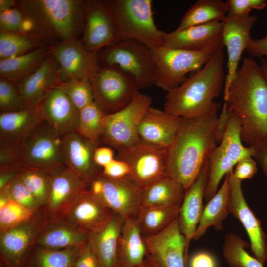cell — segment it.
I'll return each instance as SVG.
<instances>
[{"label": "cell", "instance_id": "484cf974", "mask_svg": "<svg viewBox=\"0 0 267 267\" xmlns=\"http://www.w3.org/2000/svg\"><path fill=\"white\" fill-rule=\"evenodd\" d=\"M182 119L151 106L140 123L139 139L152 145L168 148L175 139Z\"/></svg>", "mask_w": 267, "mask_h": 267}, {"label": "cell", "instance_id": "74e56055", "mask_svg": "<svg viewBox=\"0 0 267 267\" xmlns=\"http://www.w3.org/2000/svg\"><path fill=\"white\" fill-rule=\"evenodd\" d=\"M42 36L34 34L0 32V59L20 56L42 45Z\"/></svg>", "mask_w": 267, "mask_h": 267}, {"label": "cell", "instance_id": "5bb4252c", "mask_svg": "<svg viewBox=\"0 0 267 267\" xmlns=\"http://www.w3.org/2000/svg\"><path fill=\"white\" fill-rule=\"evenodd\" d=\"M27 166L51 173L64 165L62 136L46 121L40 122L20 145Z\"/></svg>", "mask_w": 267, "mask_h": 267}, {"label": "cell", "instance_id": "91938a15", "mask_svg": "<svg viewBox=\"0 0 267 267\" xmlns=\"http://www.w3.org/2000/svg\"><path fill=\"white\" fill-rule=\"evenodd\" d=\"M11 200L8 185L0 190V209Z\"/></svg>", "mask_w": 267, "mask_h": 267}, {"label": "cell", "instance_id": "be15d7a7", "mask_svg": "<svg viewBox=\"0 0 267 267\" xmlns=\"http://www.w3.org/2000/svg\"><path fill=\"white\" fill-rule=\"evenodd\" d=\"M139 267H156L147 258H145L143 264Z\"/></svg>", "mask_w": 267, "mask_h": 267}, {"label": "cell", "instance_id": "816d5d0a", "mask_svg": "<svg viewBox=\"0 0 267 267\" xmlns=\"http://www.w3.org/2000/svg\"><path fill=\"white\" fill-rule=\"evenodd\" d=\"M101 173L112 178H122L129 176L130 168L125 161L114 158L109 164L102 168Z\"/></svg>", "mask_w": 267, "mask_h": 267}, {"label": "cell", "instance_id": "94428289", "mask_svg": "<svg viewBox=\"0 0 267 267\" xmlns=\"http://www.w3.org/2000/svg\"><path fill=\"white\" fill-rule=\"evenodd\" d=\"M17 0H0V12L16 7Z\"/></svg>", "mask_w": 267, "mask_h": 267}, {"label": "cell", "instance_id": "ffe728a7", "mask_svg": "<svg viewBox=\"0 0 267 267\" xmlns=\"http://www.w3.org/2000/svg\"><path fill=\"white\" fill-rule=\"evenodd\" d=\"M59 66V83L89 77L97 64V55L89 53L81 40L72 39L52 47Z\"/></svg>", "mask_w": 267, "mask_h": 267}, {"label": "cell", "instance_id": "7402d4cb", "mask_svg": "<svg viewBox=\"0 0 267 267\" xmlns=\"http://www.w3.org/2000/svg\"><path fill=\"white\" fill-rule=\"evenodd\" d=\"M113 213L86 189L76 198L58 219L64 220L92 234L103 227Z\"/></svg>", "mask_w": 267, "mask_h": 267}, {"label": "cell", "instance_id": "680465c9", "mask_svg": "<svg viewBox=\"0 0 267 267\" xmlns=\"http://www.w3.org/2000/svg\"><path fill=\"white\" fill-rule=\"evenodd\" d=\"M22 170L15 169L0 170V190L16 178Z\"/></svg>", "mask_w": 267, "mask_h": 267}, {"label": "cell", "instance_id": "4fadbf2b", "mask_svg": "<svg viewBox=\"0 0 267 267\" xmlns=\"http://www.w3.org/2000/svg\"><path fill=\"white\" fill-rule=\"evenodd\" d=\"M167 148L144 142L136 143L117 150L116 158L127 162L130 168L128 177L142 190L166 176Z\"/></svg>", "mask_w": 267, "mask_h": 267}, {"label": "cell", "instance_id": "6125c7cd", "mask_svg": "<svg viewBox=\"0 0 267 267\" xmlns=\"http://www.w3.org/2000/svg\"><path fill=\"white\" fill-rule=\"evenodd\" d=\"M260 66L262 68V70L267 80V61L265 60L264 58H261V62Z\"/></svg>", "mask_w": 267, "mask_h": 267}, {"label": "cell", "instance_id": "d590c367", "mask_svg": "<svg viewBox=\"0 0 267 267\" xmlns=\"http://www.w3.org/2000/svg\"><path fill=\"white\" fill-rule=\"evenodd\" d=\"M180 206L155 205L141 207L136 217L143 236L157 234L178 216Z\"/></svg>", "mask_w": 267, "mask_h": 267}, {"label": "cell", "instance_id": "8fae6325", "mask_svg": "<svg viewBox=\"0 0 267 267\" xmlns=\"http://www.w3.org/2000/svg\"><path fill=\"white\" fill-rule=\"evenodd\" d=\"M151 49L157 68L155 85L167 92L181 85L188 73L200 69L214 55L164 46Z\"/></svg>", "mask_w": 267, "mask_h": 267}, {"label": "cell", "instance_id": "4dcf8cb0", "mask_svg": "<svg viewBox=\"0 0 267 267\" xmlns=\"http://www.w3.org/2000/svg\"><path fill=\"white\" fill-rule=\"evenodd\" d=\"M146 252L136 218L125 220L119 242L118 267H139L146 258Z\"/></svg>", "mask_w": 267, "mask_h": 267}, {"label": "cell", "instance_id": "f5cc1de1", "mask_svg": "<svg viewBox=\"0 0 267 267\" xmlns=\"http://www.w3.org/2000/svg\"><path fill=\"white\" fill-rule=\"evenodd\" d=\"M230 116L227 103L224 101L222 112L217 117L216 121L215 132L217 143H220L227 129Z\"/></svg>", "mask_w": 267, "mask_h": 267}, {"label": "cell", "instance_id": "2e32d148", "mask_svg": "<svg viewBox=\"0 0 267 267\" xmlns=\"http://www.w3.org/2000/svg\"><path fill=\"white\" fill-rule=\"evenodd\" d=\"M147 258L156 267H186L185 240L178 218L162 231L143 236Z\"/></svg>", "mask_w": 267, "mask_h": 267}, {"label": "cell", "instance_id": "3957f363", "mask_svg": "<svg viewBox=\"0 0 267 267\" xmlns=\"http://www.w3.org/2000/svg\"><path fill=\"white\" fill-rule=\"evenodd\" d=\"M222 50L178 87L167 91L163 110L172 116L190 118L217 114L214 102L220 94L226 75Z\"/></svg>", "mask_w": 267, "mask_h": 267}, {"label": "cell", "instance_id": "9f6ffc18", "mask_svg": "<svg viewBox=\"0 0 267 267\" xmlns=\"http://www.w3.org/2000/svg\"><path fill=\"white\" fill-rule=\"evenodd\" d=\"M114 158V151L110 147L97 146L94 149V161L100 168H103Z\"/></svg>", "mask_w": 267, "mask_h": 267}, {"label": "cell", "instance_id": "8992f818", "mask_svg": "<svg viewBox=\"0 0 267 267\" xmlns=\"http://www.w3.org/2000/svg\"><path fill=\"white\" fill-rule=\"evenodd\" d=\"M97 63L117 66L130 75L139 89L156 84L157 68L151 48L134 40L119 41L100 50Z\"/></svg>", "mask_w": 267, "mask_h": 267}, {"label": "cell", "instance_id": "c3c4849f", "mask_svg": "<svg viewBox=\"0 0 267 267\" xmlns=\"http://www.w3.org/2000/svg\"><path fill=\"white\" fill-rule=\"evenodd\" d=\"M228 16L245 17L253 9L262 10L267 6L265 0H227L225 2Z\"/></svg>", "mask_w": 267, "mask_h": 267}, {"label": "cell", "instance_id": "cb8c5ba5", "mask_svg": "<svg viewBox=\"0 0 267 267\" xmlns=\"http://www.w3.org/2000/svg\"><path fill=\"white\" fill-rule=\"evenodd\" d=\"M208 170V159L195 181L185 191L178 217L179 229L185 238L186 254L188 257L189 244L197 229L204 209L203 200Z\"/></svg>", "mask_w": 267, "mask_h": 267}, {"label": "cell", "instance_id": "836d02e7", "mask_svg": "<svg viewBox=\"0 0 267 267\" xmlns=\"http://www.w3.org/2000/svg\"><path fill=\"white\" fill-rule=\"evenodd\" d=\"M185 192L180 183L168 176H165L143 190L141 207L155 205L181 206Z\"/></svg>", "mask_w": 267, "mask_h": 267}, {"label": "cell", "instance_id": "1f68e13d", "mask_svg": "<svg viewBox=\"0 0 267 267\" xmlns=\"http://www.w3.org/2000/svg\"><path fill=\"white\" fill-rule=\"evenodd\" d=\"M51 51L52 47L43 46L20 56L0 60V78L18 83L34 72Z\"/></svg>", "mask_w": 267, "mask_h": 267}, {"label": "cell", "instance_id": "d4e9b609", "mask_svg": "<svg viewBox=\"0 0 267 267\" xmlns=\"http://www.w3.org/2000/svg\"><path fill=\"white\" fill-rule=\"evenodd\" d=\"M37 105L44 120L60 136L75 131L79 110L57 86L52 88Z\"/></svg>", "mask_w": 267, "mask_h": 267}, {"label": "cell", "instance_id": "e0dca14e", "mask_svg": "<svg viewBox=\"0 0 267 267\" xmlns=\"http://www.w3.org/2000/svg\"><path fill=\"white\" fill-rule=\"evenodd\" d=\"M163 46L212 54L224 46L222 22H213L164 33Z\"/></svg>", "mask_w": 267, "mask_h": 267}, {"label": "cell", "instance_id": "52a82bcc", "mask_svg": "<svg viewBox=\"0 0 267 267\" xmlns=\"http://www.w3.org/2000/svg\"><path fill=\"white\" fill-rule=\"evenodd\" d=\"M241 124L239 118L230 112L226 132L220 145L212 151L208 159V170L204 198L209 201L218 191L223 176L233 170L242 159L255 154L253 147H245L241 137Z\"/></svg>", "mask_w": 267, "mask_h": 267}, {"label": "cell", "instance_id": "603a6c76", "mask_svg": "<svg viewBox=\"0 0 267 267\" xmlns=\"http://www.w3.org/2000/svg\"><path fill=\"white\" fill-rule=\"evenodd\" d=\"M96 147L75 131L62 136V152L65 166L88 184L101 171L93 159Z\"/></svg>", "mask_w": 267, "mask_h": 267}, {"label": "cell", "instance_id": "9c48e42d", "mask_svg": "<svg viewBox=\"0 0 267 267\" xmlns=\"http://www.w3.org/2000/svg\"><path fill=\"white\" fill-rule=\"evenodd\" d=\"M152 102L150 96L139 91L123 108L105 114L101 136L104 143L118 150L138 142L140 123Z\"/></svg>", "mask_w": 267, "mask_h": 267}, {"label": "cell", "instance_id": "f907efd6", "mask_svg": "<svg viewBox=\"0 0 267 267\" xmlns=\"http://www.w3.org/2000/svg\"><path fill=\"white\" fill-rule=\"evenodd\" d=\"M252 156L245 157L236 165L235 177L240 180L252 178L257 172V162Z\"/></svg>", "mask_w": 267, "mask_h": 267}, {"label": "cell", "instance_id": "8d00e7d4", "mask_svg": "<svg viewBox=\"0 0 267 267\" xmlns=\"http://www.w3.org/2000/svg\"><path fill=\"white\" fill-rule=\"evenodd\" d=\"M81 248L54 250L35 245L24 267H70Z\"/></svg>", "mask_w": 267, "mask_h": 267}, {"label": "cell", "instance_id": "f35d334b", "mask_svg": "<svg viewBox=\"0 0 267 267\" xmlns=\"http://www.w3.org/2000/svg\"><path fill=\"white\" fill-rule=\"evenodd\" d=\"M105 113L95 101L79 111L75 131L96 146L103 131Z\"/></svg>", "mask_w": 267, "mask_h": 267}, {"label": "cell", "instance_id": "ab89813d", "mask_svg": "<svg viewBox=\"0 0 267 267\" xmlns=\"http://www.w3.org/2000/svg\"><path fill=\"white\" fill-rule=\"evenodd\" d=\"M250 243L230 233L226 235L223 255L229 267H264L263 264L246 251Z\"/></svg>", "mask_w": 267, "mask_h": 267}, {"label": "cell", "instance_id": "6f0895ef", "mask_svg": "<svg viewBox=\"0 0 267 267\" xmlns=\"http://www.w3.org/2000/svg\"><path fill=\"white\" fill-rule=\"evenodd\" d=\"M253 147L255 149L253 158L259 164L267 179V143Z\"/></svg>", "mask_w": 267, "mask_h": 267}, {"label": "cell", "instance_id": "9a60e30c", "mask_svg": "<svg viewBox=\"0 0 267 267\" xmlns=\"http://www.w3.org/2000/svg\"><path fill=\"white\" fill-rule=\"evenodd\" d=\"M226 176L229 185L228 213L240 222L248 236L253 256L264 264L267 261V240L261 222L245 200L242 181L235 177L233 170Z\"/></svg>", "mask_w": 267, "mask_h": 267}, {"label": "cell", "instance_id": "7bdbcfd3", "mask_svg": "<svg viewBox=\"0 0 267 267\" xmlns=\"http://www.w3.org/2000/svg\"><path fill=\"white\" fill-rule=\"evenodd\" d=\"M25 108H26L25 103L17 84L0 78V112H14Z\"/></svg>", "mask_w": 267, "mask_h": 267}, {"label": "cell", "instance_id": "db71d44e", "mask_svg": "<svg viewBox=\"0 0 267 267\" xmlns=\"http://www.w3.org/2000/svg\"><path fill=\"white\" fill-rule=\"evenodd\" d=\"M246 51L251 56L267 60V29L264 37L252 39Z\"/></svg>", "mask_w": 267, "mask_h": 267}, {"label": "cell", "instance_id": "60d3db41", "mask_svg": "<svg viewBox=\"0 0 267 267\" xmlns=\"http://www.w3.org/2000/svg\"><path fill=\"white\" fill-rule=\"evenodd\" d=\"M18 176L42 208L48 198L51 173L38 168L27 166Z\"/></svg>", "mask_w": 267, "mask_h": 267}, {"label": "cell", "instance_id": "7a4b0ae2", "mask_svg": "<svg viewBox=\"0 0 267 267\" xmlns=\"http://www.w3.org/2000/svg\"><path fill=\"white\" fill-rule=\"evenodd\" d=\"M217 114L182 118L172 144L167 151L166 175L186 191L195 181L216 146Z\"/></svg>", "mask_w": 267, "mask_h": 267}, {"label": "cell", "instance_id": "e7e4bbea", "mask_svg": "<svg viewBox=\"0 0 267 267\" xmlns=\"http://www.w3.org/2000/svg\"><path fill=\"white\" fill-rule=\"evenodd\" d=\"M0 267H6V266L5 265V264L3 263V262L2 261H1V260H0Z\"/></svg>", "mask_w": 267, "mask_h": 267}, {"label": "cell", "instance_id": "5b68a950", "mask_svg": "<svg viewBox=\"0 0 267 267\" xmlns=\"http://www.w3.org/2000/svg\"><path fill=\"white\" fill-rule=\"evenodd\" d=\"M119 41L134 40L150 48L163 46L164 32L156 25L151 0H106Z\"/></svg>", "mask_w": 267, "mask_h": 267}, {"label": "cell", "instance_id": "11a10c76", "mask_svg": "<svg viewBox=\"0 0 267 267\" xmlns=\"http://www.w3.org/2000/svg\"><path fill=\"white\" fill-rule=\"evenodd\" d=\"M190 267H217L214 257L210 253L200 251L194 254L190 260Z\"/></svg>", "mask_w": 267, "mask_h": 267}, {"label": "cell", "instance_id": "ac0fdd59", "mask_svg": "<svg viewBox=\"0 0 267 267\" xmlns=\"http://www.w3.org/2000/svg\"><path fill=\"white\" fill-rule=\"evenodd\" d=\"M81 41L86 49L94 55L119 41L113 19L104 0L86 1Z\"/></svg>", "mask_w": 267, "mask_h": 267}, {"label": "cell", "instance_id": "f1b7e54d", "mask_svg": "<svg viewBox=\"0 0 267 267\" xmlns=\"http://www.w3.org/2000/svg\"><path fill=\"white\" fill-rule=\"evenodd\" d=\"M91 234L63 219L50 221L43 229L36 245L54 250L81 248Z\"/></svg>", "mask_w": 267, "mask_h": 267}, {"label": "cell", "instance_id": "277c9868", "mask_svg": "<svg viewBox=\"0 0 267 267\" xmlns=\"http://www.w3.org/2000/svg\"><path fill=\"white\" fill-rule=\"evenodd\" d=\"M31 25L43 38L75 39L84 30L86 1L80 0H17V6Z\"/></svg>", "mask_w": 267, "mask_h": 267}, {"label": "cell", "instance_id": "f6af8a7d", "mask_svg": "<svg viewBox=\"0 0 267 267\" xmlns=\"http://www.w3.org/2000/svg\"><path fill=\"white\" fill-rule=\"evenodd\" d=\"M0 31L31 34V27L22 11L17 6L0 12Z\"/></svg>", "mask_w": 267, "mask_h": 267}, {"label": "cell", "instance_id": "30bf717a", "mask_svg": "<svg viewBox=\"0 0 267 267\" xmlns=\"http://www.w3.org/2000/svg\"><path fill=\"white\" fill-rule=\"evenodd\" d=\"M101 171L89 181L87 189L125 220L136 218L141 207L142 189L128 176L112 178Z\"/></svg>", "mask_w": 267, "mask_h": 267}, {"label": "cell", "instance_id": "7dc6e473", "mask_svg": "<svg viewBox=\"0 0 267 267\" xmlns=\"http://www.w3.org/2000/svg\"><path fill=\"white\" fill-rule=\"evenodd\" d=\"M8 185L11 200L19 203L33 213L42 209L18 176Z\"/></svg>", "mask_w": 267, "mask_h": 267}, {"label": "cell", "instance_id": "6da1fadb", "mask_svg": "<svg viewBox=\"0 0 267 267\" xmlns=\"http://www.w3.org/2000/svg\"><path fill=\"white\" fill-rule=\"evenodd\" d=\"M224 99L240 120L242 140L250 147L267 143V80L261 66L244 58Z\"/></svg>", "mask_w": 267, "mask_h": 267}, {"label": "cell", "instance_id": "e575fe53", "mask_svg": "<svg viewBox=\"0 0 267 267\" xmlns=\"http://www.w3.org/2000/svg\"><path fill=\"white\" fill-rule=\"evenodd\" d=\"M226 13L225 2L222 1L199 0L188 9L175 30L180 31L213 22H222L227 16Z\"/></svg>", "mask_w": 267, "mask_h": 267}, {"label": "cell", "instance_id": "bcb514c9", "mask_svg": "<svg viewBox=\"0 0 267 267\" xmlns=\"http://www.w3.org/2000/svg\"><path fill=\"white\" fill-rule=\"evenodd\" d=\"M26 167L20 145L0 142V170H22Z\"/></svg>", "mask_w": 267, "mask_h": 267}, {"label": "cell", "instance_id": "d6986e66", "mask_svg": "<svg viewBox=\"0 0 267 267\" xmlns=\"http://www.w3.org/2000/svg\"><path fill=\"white\" fill-rule=\"evenodd\" d=\"M88 186L66 167L56 170L51 173L48 198L42 209L50 221L58 219Z\"/></svg>", "mask_w": 267, "mask_h": 267}, {"label": "cell", "instance_id": "681fc988", "mask_svg": "<svg viewBox=\"0 0 267 267\" xmlns=\"http://www.w3.org/2000/svg\"><path fill=\"white\" fill-rule=\"evenodd\" d=\"M70 267H101L90 240L80 248Z\"/></svg>", "mask_w": 267, "mask_h": 267}, {"label": "cell", "instance_id": "83f0119b", "mask_svg": "<svg viewBox=\"0 0 267 267\" xmlns=\"http://www.w3.org/2000/svg\"><path fill=\"white\" fill-rule=\"evenodd\" d=\"M43 120L38 105L14 112H0V142L20 145Z\"/></svg>", "mask_w": 267, "mask_h": 267}, {"label": "cell", "instance_id": "b9f144b4", "mask_svg": "<svg viewBox=\"0 0 267 267\" xmlns=\"http://www.w3.org/2000/svg\"><path fill=\"white\" fill-rule=\"evenodd\" d=\"M56 86L63 90L79 111L94 101L89 77L72 79Z\"/></svg>", "mask_w": 267, "mask_h": 267}, {"label": "cell", "instance_id": "44dd1931", "mask_svg": "<svg viewBox=\"0 0 267 267\" xmlns=\"http://www.w3.org/2000/svg\"><path fill=\"white\" fill-rule=\"evenodd\" d=\"M257 19L256 15L245 17L227 15L222 21L223 42L228 55L224 91L228 88L238 69L242 54L252 39L251 31Z\"/></svg>", "mask_w": 267, "mask_h": 267}, {"label": "cell", "instance_id": "f546056e", "mask_svg": "<svg viewBox=\"0 0 267 267\" xmlns=\"http://www.w3.org/2000/svg\"><path fill=\"white\" fill-rule=\"evenodd\" d=\"M124 221L114 213L103 227L91 234L90 241L101 267H118L119 242Z\"/></svg>", "mask_w": 267, "mask_h": 267}, {"label": "cell", "instance_id": "d6a6232c", "mask_svg": "<svg viewBox=\"0 0 267 267\" xmlns=\"http://www.w3.org/2000/svg\"><path fill=\"white\" fill-rule=\"evenodd\" d=\"M228 195V181L225 175L222 187L204 208L192 240H199L206 233L209 227H213L216 230L222 229V221L226 219L229 214L227 208Z\"/></svg>", "mask_w": 267, "mask_h": 267}, {"label": "cell", "instance_id": "ba28073f", "mask_svg": "<svg viewBox=\"0 0 267 267\" xmlns=\"http://www.w3.org/2000/svg\"><path fill=\"white\" fill-rule=\"evenodd\" d=\"M89 78L94 101L105 114L123 108L139 91L134 78L117 66H102L97 63Z\"/></svg>", "mask_w": 267, "mask_h": 267}, {"label": "cell", "instance_id": "ee69618b", "mask_svg": "<svg viewBox=\"0 0 267 267\" xmlns=\"http://www.w3.org/2000/svg\"><path fill=\"white\" fill-rule=\"evenodd\" d=\"M33 214L23 206L11 199L0 209V232L28 219Z\"/></svg>", "mask_w": 267, "mask_h": 267}, {"label": "cell", "instance_id": "4316f807", "mask_svg": "<svg viewBox=\"0 0 267 267\" xmlns=\"http://www.w3.org/2000/svg\"><path fill=\"white\" fill-rule=\"evenodd\" d=\"M58 83L59 66L51 51L34 72L16 84L26 107H32L39 104Z\"/></svg>", "mask_w": 267, "mask_h": 267}, {"label": "cell", "instance_id": "7c38bea8", "mask_svg": "<svg viewBox=\"0 0 267 267\" xmlns=\"http://www.w3.org/2000/svg\"><path fill=\"white\" fill-rule=\"evenodd\" d=\"M50 221L41 209L28 219L0 232V260L6 267H24L40 234Z\"/></svg>", "mask_w": 267, "mask_h": 267}]
</instances>
